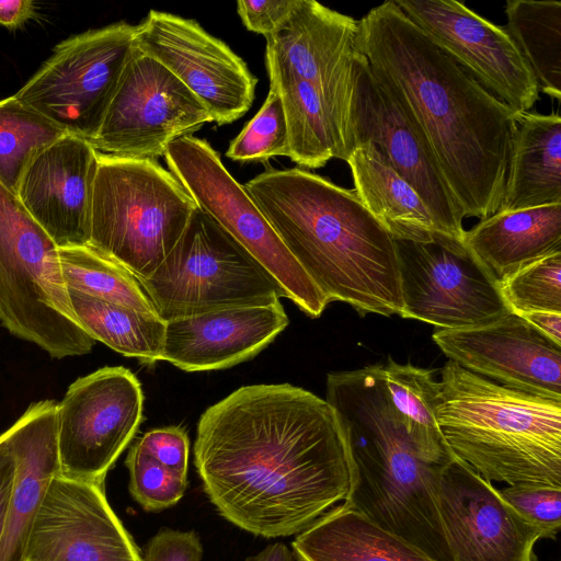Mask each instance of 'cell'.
I'll return each mask as SVG.
<instances>
[{"instance_id":"obj_34","label":"cell","mask_w":561,"mask_h":561,"mask_svg":"<svg viewBox=\"0 0 561 561\" xmlns=\"http://www.w3.org/2000/svg\"><path fill=\"white\" fill-rule=\"evenodd\" d=\"M502 297L516 314L561 313V252L526 264L499 280Z\"/></svg>"},{"instance_id":"obj_8","label":"cell","mask_w":561,"mask_h":561,"mask_svg":"<svg viewBox=\"0 0 561 561\" xmlns=\"http://www.w3.org/2000/svg\"><path fill=\"white\" fill-rule=\"evenodd\" d=\"M138 282L165 322L286 297L273 276L198 207L164 261Z\"/></svg>"},{"instance_id":"obj_14","label":"cell","mask_w":561,"mask_h":561,"mask_svg":"<svg viewBox=\"0 0 561 561\" xmlns=\"http://www.w3.org/2000/svg\"><path fill=\"white\" fill-rule=\"evenodd\" d=\"M213 118L171 71L136 47L90 142L103 154L154 159Z\"/></svg>"},{"instance_id":"obj_40","label":"cell","mask_w":561,"mask_h":561,"mask_svg":"<svg viewBox=\"0 0 561 561\" xmlns=\"http://www.w3.org/2000/svg\"><path fill=\"white\" fill-rule=\"evenodd\" d=\"M297 0H239L237 11L243 25L268 37L289 18Z\"/></svg>"},{"instance_id":"obj_23","label":"cell","mask_w":561,"mask_h":561,"mask_svg":"<svg viewBox=\"0 0 561 561\" xmlns=\"http://www.w3.org/2000/svg\"><path fill=\"white\" fill-rule=\"evenodd\" d=\"M57 408L53 400L34 402L3 433L15 459V474L0 542V561H24L44 495L60 471Z\"/></svg>"},{"instance_id":"obj_20","label":"cell","mask_w":561,"mask_h":561,"mask_svg":"<svg viewBox=\"0 0 561 561\" xmlns=\"http://www.w3.org/2000/svg\"><path fill=\"white\" fill-rule=\"evenodd\" d=\"M432 337L450 360L471 373L561 401V345L516 313L476 327L436 329Z\"/></svg>"},{"instance_id":"obj_7","label":"cell","mask_w":561,"mask_h":561,"mask_svg":"<svg viewBox=\"0 0 561 561\" xmlns=\"http://www.w3.org/2000/svg\"><path fill=\"white\" fill-rule=\"evenodd\" d=\"M0 322L57 359L89 354L95 343L72 310L59 247L2 183Z\"/></svg>"},{"instance_id":"obj_19","label":"cell","mask_w":561,"mask_h":561,"mask_svg":"<svg viewBox=\"0 0 561 561\" xmlns=\"http://www.w3.org/2000/svg\"><path fill=\"white\" fill-rule=\"evenodd\" d=\"M24 561H144L110 506L104 484L60 473L35 517Z\"/></svg>"},{"instance_id":"obj_39","label":"cell","mask_w":561,"mask_h":561,"mask_svg":"<svg viewBox=\"0 0 561 561\" xmlns=\"http://www.w3.org/2000/svg\"><path fill=\"white\" fill-rule=\"evenodd\" d=\"M203 546L194 530H159L145 548L144 561H202Z\"/></svg>"},{"instance_id":"obj_15","label":"cell","mask_w":561,"mask_h":561,"mask_svg":"<svg viewBox=\"0 0 561 561\" xmlns=\"http://www.w3.org/2000/svg\"><path fill=\"white\" fill-rule=\"evenodd\" d=\"M135 47L171 71L218 125L230 124L250 110L257 78L196 21L151 10L136 25Z\"/></svg>"},{"instance_id":"obj_43","label":"cell","mask_w":561,"mask_h":561,"mask_svg":"<svg viewBox=\"0 0 561 561\" xmlns=\"http://www.w3.org/2000/svg\"><path fill=\"white\" fill-rule=\"evenodd\" d=\"M34 14V3L30 0H0V24L15 27Z\"/></svg>"},{"instance_id":"obj_24","label":"cell","mask_w":561,"mask_h":561,"mask_svg":"<svg viewBox=\"0 0 561 561\" xmlns=\"http://www.w3.org/2000/svg\"><path fill=\"white\" fill-rule=\"evenodd\" d=\"M465 245L499 279L561 252V203L497 210L465 231Z\"/></svg>"},{"instance_id":"obj_21","label":"cell","mask_w":561,"mask_h":561,"mask_svg":"<svg viewBox=\"0 0 561 561\" xmlns=\"http://www.w3.org/2000/svg\"><path fill=\"white\" fill-rule=\"evenodd\" d=\"M98 162L88 140L66 134L35 156L19 183L21 203L59 248L89 244Z\"/></svg>"},{"instance_id":"obj_32","label":"cell","mask_w":561,"mask_h":561,"mask_svg":"<svg viewBox=\"0 0 561 561\" xmlns=\"http://www.w3.org/2000/svg\"><path fill=\"white\" fill-rule=\"evenodd\" d=\"M59 260L68 289L138 311L157 313L139 282L89 244L60 247Z\"/></svg>"},{"instance_id":"obj_28","label":"cell","mask_w":561,"mask_h":561,"mask_svg":"<svg viewBox=\"0 0 561 561\" xmlns=\"http://www.w3.org/2000/svg\"><path fill=\"white\" fill-rule=\"evenodd\" d=\"M75 316L94 341L146 365L161 360L167 322L157 313L138 311L68 289Z\"/></svg>"},{"instance_id":"obj_3","label":"cell","mask_w":561,"mask_h":561,"mask_svg":"<svg viewBox=\"0 0 561 561\" xmlns=\"http://www.w3.org/2000/svg\"><path fill=\"white\" fill-rule=\"evenodd\" d=\"M243 188L329 302L401 316L396 241L354 190L300 168L265 170Z\"/></svg>"},{"instance_id":"obj_2","label":"cell","mask_w":561,"mask_h":561,"mask_svg":"<svg viewBox=\"0 0 561 561\" xmlns=\"http://www.w3.org/2000/svg\"><path fill=\"white\" fill-rule=\"evenodd\" d=\"M357 49L432 149L465 217L502 204L519 113L496 99L393 0L358 20Z\"/></svg>"},{"instance_id":"obj_17","label":"cell","mask_w":561,"mask_h":561,"mask_svg":"<svg viewBox=\"0 0 561 561\" xmlns=\"http://www.w3.org/2000/svg\"><path fill=\"white\" fill-rule=\"evenodd\" d=\"M442 50L516 113L539 99L537 80L505 27L456 0H393Z\"/></svg>"},{"instance_id":"obj_16","label":"cell","mask_w":561,"mask_h":561,"mask_svg":"<svg viewBox=\"0 0 561 561\" xmlns=\"http://www.w3.org/2000/svg\"><path fill=\"white\" fill-rule=\"evenodd\" d=\"M351 141L352 151L363 142L374 144L399 175L416 191L438 229L448 237L463 241L465 214L432 149L360 53L355 65Z\"/></svg>"},{"instance_id":"obj_11","label":"cell","mask_w":561,"mask_h":561,"mask_svg":"<svg viewBox=\"0 0 561 561\" xmlns=\"http://www.w3.org/2000/svg\"><path fill=\"white\" fill-rule=\"evenodd\" d=\"M394 241L403 306L400 317L436 329H460L511 313L499 279L463 241L444 234Z\"/></svg>"},{"instance_id":"obj_18","label":"cell","mask_w":561,"mask_h":561,"mask_svg":"<svg viewBox=\"0 0 561 561\" xmlns=\"http://www.w3.org/2000/svg\"><path fill=\"white\" fill-rule=\"evenodd\" d=\"M437 503L451 561H536L538 529L456 456L442 468Z\"/></svg>"},{"instance_id":"obj_29","label":"cell","mask_w":561,"mask_h":561,"mask_svg":"<svg viewBox=\"0 0 561 561\" xmlns=\"http://www.w3.org/2000/svg\"><path fill=\"white\" fill-rule=\"evenodd\" d=\"M382 369L390 401L421 456L442 465L451 460L455 455L436 421L440 381L435 380L433 370L400 364L391 357Z\"/></svg>"},{"instance_id":"obj_42","label":"cell","mask_w":561,"mask_h":561,"mask_svg":"<svg viewBox=\"0 0 561 561\" xmlns=\"http://www.w3.org/2000/svg\"><path fill=\"white\" fill-rule=\"evenodd\" d=\"M519 316L551 341L561 345V313L536 311Z\"/></svg>"},{"instance_id":"obj_10","label":"cell","mask_w":561,"mask_h":561,"mask_svg":"<svg viewBox=\"0 0 561 561\" xmlns=\"http://www.w3.org/2000/svg\"><path fill=\"white\" fill-rule=\"evenodd\" d=\"M136 25L114 23L60 42L14 96L91 142L135 50Z\"/></svg>"},{"instance_id":"obj_13","label":"cell","mask_w":561,"mask_h":561,"mask_svg":"<svg viewBox=\"0 0 561 561\" xmlns=\"http://www.w3.org/2000/svg\"><path fill=\"white\" fill-rule=\"evenodd\" d=\"M142 412V389L129 369L106 366L78 378L57 408L59 473L104 484Z\"/></svg>"},{"instance_id":"obj_38","label":"cell","mask_w":561,"mask_h":561,"mask_svg":"<svg viewBox=\"0 0 561 561\" xmlns=\"http://www.w3.org/2000/svg\"><path fill=\"white\" fill-rule=\"evenodd\" d=\"M136 443L165 468L187 477L190 440L182 427L154 428L145 433Z\"/></svg>"},{"instance_id":"obj_44","label":"cell","mask_w":561,"mask_h":561,"mask_svg":"<svg viewBox=\"0 0 561 561\" xmlns=\"http://www.w3.org/2000/svg\"><path fill=\"white\" fill-rule=\"evenodd\" d=\"M293 551L283 542L268 545L255 556L247 558L245 561H295Z\"/></svg>"},{"instance_id":"obj_31","label":"cell","mask_w":561,"mask_h":561,"mask_svg":"<svg viewBox=\"0 0 561 561\" xmlns=\"http://www.w3.org/2000/svg\"><path fill=\"white\" fill-rule=\"evenodd\" d=\"M506 31L531 69L539 91L561 99V1L508 0Z\"/></svg>"},{"instance_id":"obj_33","label":"cell","mask_w":561,"mask_h":561,"mask_svg":"<svg viewBox=\"0 0 561 561\" xmlns=\"http://www.w3.org/2000/svg\"><path fill=\"white\" fill-rule=\"evenodd\" d=\"M66 134L14 95L1 100L0 183L16 194L19 183L35 156Z\"/></svg>"},{"instance_id":"obj_25","label":"cell","mask_w":561,"mask_h":561,"mask_svg":"<svg viewBox=\"0 0 561 561\" xmlns=\"http://www.w3.org/2000/svg\"><path fill=\"white\" fill-rule=\"evenodd\" d=\"M291 548L296 561H435L344 502L297 534Z\"/></svg>"},{"instance_id":"obj_27","label":"cell","mask_w":561,"mask_h":561,"mask_svg":"<svg viewBox=\"0 0 561 561\" xmlns=\"http://www.w3.org/2000/svg\"><path fill=\"white\" fill-rule=\"evenodd\" d=\"M345 162L355 194L393 239L424 241L444 234L416 191L374 144L356 146Z\"/></svg>"},{"instance_id":"obj_35","label":"cell","mask_w":561,"mask_h":561,"mask_svg":"<svg viewBox=\"0 0 561 561\" xmlns=\"http://www.w3.org/2000/svg\"><path fill=\"white\" fill-rule=\"evenodd\" d=\"M288 157V131L279 94L270 88L259 112L230 142L226 157L238 162H264Z\"/></svg>"},{"instance_id":"obj_6","label":"cell","mask_w":561,"mask_h":561,"mask_svg":"<svg viewBox=\"0 0 561 561\" xmlns=\"http://www.w3.org/2000/svg\"><path fill=\"white\" fill-rule=\"evenodd\" d=\"M196 208L157 160L99 152L89 245L145 279L175 247Z\"/></svg>"},{"instance_id":"obj_5","label":"cell","mask_w":561,"mask_h":561,"mask_svg":"<svg viewBox=\"0 0 561 561\" xmlns=\"http://www.w3.org/2000/svg\"><path fill=\"white\" fill-rule=\"evenodd\" d=\"M435 411L451 453L489 482L561 488V401L513 390L448 359Z\"/></svg>"},{"instance_id":"obj_41","label":"cell","mask_w":561,"mask_h":561,"mask_svg":"<svg viewBox=\"0 0 561 561\" xmlns=\"http://www.w3.org/2000/svg\"><path fill=\"white\" fill-rule=\"evenodd\" d=\"M15 474V459L3 435H0V542L4 533L9 501Z\"/></svg>"},{"instance_id":"obj_12","label":"cell","mask_w":561,"mask_h":561,"mask_svg":"<svg viewBox=\"0 0 561 561\" xmlns=\"http://www.w3.org/2000/svg\"><path fill=\"white\" fill-rule=\"evenodd\" d=\"M358 21L314 0H297L287 21L266 37V68L293 75L321 96L339 159L352 152L351 117Z\"/></svg>"},{"instance_id":"obj_9","label":"cell","mask_w":561,"mask_h":561,"mask_svg":"<svg viewBox=\"0 0 561 561\" xmlns=\"http://www.w3.org/2000/svg\"><path fill=\"white\" fill-rule=\"evenodd\" d=\"M170 172L209 215L279 284L304 313L322 314L330 304L296 262L261 210L222 164L219 153L204 139L183 136L164 154Z\"/></svg>"},{"instance_id":"obj_22","label":"cell","mask_w":561,"mask_h":561,"mask_svg":"<svg viewBox=\"0 0 561 561\" xmlns=\"http://www.w3.org/2000/svg\"><path fill=\"white\" fill-rule=\"evenodd\" d=\"M287 325L279 301L172 319L161 360L190 373L228 368L254 357Z\"/></svg>"},{"instance_id":"obj_37","label":"cell","mask_w":561,"mask_h":561,"mask_svg":"<svg viewBox=\"0 0 561 561\" xmlns=\"http://www.w3.org/2000/svg\"><path fill=\"white\" fill-rule=\"evenodd\" d=\"M500 493L538 529L540 538H556L561 527V488L508 485L500 490Z\"/></svg>"},{"instance_id":"obj_36","label":"cell","mask_w":561,"mask_h":561,"mask_svg":"<svg viewBox=\"0 0 561 561\" xmlns=\"http://www.w3.org/2000/svg\"><path fill=\"white\" fill-rule=\"evenodd\" d=\"M129 472V491L134 500L148 512L175 505L187 489V477L176 473L135 443L125 460Z\"/></svg>"},{"instance_id":"obj_30","label":"cell","mask_w":561,"mask_h":561,"mask_svg":"<svg viewBox=\"0 0 561 561\" xmlns=\"http://www.w3.org/2000/svg\"><path fill=\"white\" fill-rule=\"evenodd\" d=\"M267 71L270 88L279 94L286 117L288 158L308 169L321 168L331 159H339L332 124L314 88L293 75Z\"/></svg>"},{"instance_id":"obj_1","label":"cell","mask_w":561,"mask_h":561,"mask_svg":"<svg viewBox=\"0 0 561 561\" xmlns=\"http://www.w3.org/2000/svg\"><path fill=\"white\" fill-rule=\"evenodd\" d=\"M194 465L218 513L264 538L299 534L351 486L334 410L289 383L243 386L206 409Z\"/></svg>"},{"instance_id":"obj_26","label":"cell","mask_w":561,"mask_h":561,"mask_svg":"<svg viewBox=\"0 0 561 561\" xmlns=\"http://www.w3.org/2000/svg\"><path fill=\"white\" fill-rule=\"evenodd\" d=\"M558 203H561V117L553 113H519L500 209L519 210Z\"/></svg>"},{"instance_id":"obj_4","label":"cell","mask_w":561,"mask_h":561,"mask_svg":"<svg viewBox=\"0 0 561 561\" xmlns=\"http://www.w3.org/2000/svg\"><path fill=\"white\" fill-rule=\"evenodd\" d=\"M325 400L350 456L344 503L435 561H451L437 503L445 463L423 458L407 434L390 401L382 365L328 374Z\"/></svg>"}]
</instances>
